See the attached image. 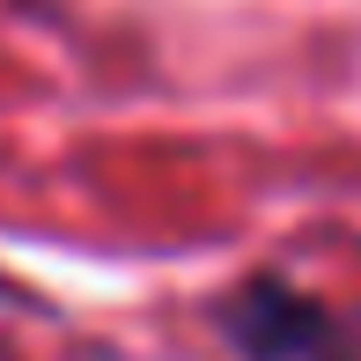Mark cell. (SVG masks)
Returning <instances> with one entry per match:
<instances>
[{"mask_svg": "<svg viewBox=\"0 0 361 361\" xmlns=\"http://www.w3.org/2000/svg\"><path fill=\"white\" fill-rule=\"evenodd\" d=\"M214 332L236 361H317L339 339V317L288 273H243L214 302Z\"/></svg>", "mask_w": 361, "mask_h": 361, "instance_id": "obj_1", "label": "cell"}, {"mask_svg": "<svg viewBox=\"0 0 361 361\" xmlns=\"http://www.w3.org/2000/svg\"><path fill=\"white\" fill-rule=\"evenodd\" d=\"M317 361H361V332H354V324H339V339H332Z\"/></svg>", "mask_w": 361, "mask_h": 361, "instance_id": "obj_2", "label": "cell"}]
</instances>
